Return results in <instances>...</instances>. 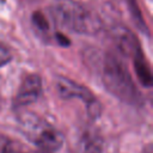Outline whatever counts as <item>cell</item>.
<instances>
[{
    "instance_id": "1",
    "label": "cell",
    "mask_w": 153,
    "mask_h": 153,
    "mask_svg": "<svg viewBox=\"0 0 153 153\" xmlns=\"http://www.w3.org/2000/svg\"><path fill=\"white\" fill-rule=\"evenodd\" d=\"M50 12L61 27L80 35H96L102 29L100 18L75 0H53Z\"/></svg>"
},
{
    "instance_id": "2",
    "label": "cell",
    "mask_w": 153,
    "mask_h": 153,
    "mask_svg": "<svg viewBox=\"0 0 153 153\" xmlns=\"http://www.w3.org/2000/svg\"><path fill=\"white\" fill-rule=\"evenodd\" d=\"M102 80L106 90L120 100L139 105L142 103V97L122 60L114 54H105L102 65Z\"/></svg>"
},
{
    "instance_id": "3",
    "label": "cell",
    "mask_w": 153,
    "mask_h": 153,
    "mask_svg": "<svg viewBox=\"0 0 153 153\" xmlns=\"http://www.w3.org/2000/svg\"><path fill=\"white\" fill-rule=\"evenodd\" d=\"M20 128L33 145L48 153L56 152L63 143V135L47 121L35 114H26L20 118Z\"/></svg>"
},
{
    "instance_id": "4",
    "label": "cell",
    "mask_w": 153,
    "mask_h": 153,
    "mask_svg": "<svg viewBox=\"0 0 153 153\" xmlns=\"http://www.w3.org/2000/svg\"><path fill=\"white\" fill-rule=\"evenodd\" d=\"M56 90L61 98L71 99V98H79L86 105L87 112L92 118L99 117L102 112V105L96 98V96L84 85L78 84L66 76H57L56 78Z\"/></svg>"
},
{
    "instance_id": "5",
    "label": "cell",
    "mask_w": 153,
    "mask_h": 153,
    "mask_svg": "<svg viewBox=\"0 0 153 153\" xmlns=\"http://www.w3.org/2000/svg\"><path fill=\"white\" fill-rule=\"evenodd\" d=\"M41 91H42L41 78L37 74L26 75L19 86V90L14 98V105L17 108H23L35 103L41 94Z\"/></svg>"
},
{
    "instance_id": "6",
    "label": "cell",
    "mask_w": 153,
    "mask_h": 153,
    "mask_svg": "<svg viewBox=\"0 0 153 153\" xmlns=\"http://www.w3.org/2000/svg\"><path fill=\"white\" fill-rule=\"evenodd\" d=\"M112 36H114V39H115L117 48L120 49V51L123 55L134 60L136 56L142 54V49H141L139 39L127 27H123V26L116 27L114 30Z\"/></svg>"
},
{
    "instance_id": "7",
    "label": "cell",
    "mask_w": 153,
    "mask_h": 153,
    "mask_svg": "<svg viewBox=\"0 0 153 153\" xmlns=\"http://www.w3.org/2000/svg\"><path fill=\"white\" fill-rule=\"evenodd\" d=\"M76 153H104V141L94 127H86L76 141Z\"/></svg>"
},
{
    "instance_id": "8",
    "label": "cell",
    "mask_w": 153,
    "mask_h": 153,
    "mask_svg": "<svg viewBox=\"0 0 153 153\" xmlns=\"http://www.w3.org/2000/svg\"><path fill=\"white\" fill-rule=\"evenodd\" d=\"M133 63H134V68H135V73H136V76L137 79L140 80V82L146 86V87H149L152 85V73H151V69H149V66L145 59V55L143 53L140 54L139 56H136L134 60H133Z\"/></svg>"
},
{
    "instance_id": "9",
    "label": "cell",
    "mask_w": 153,
    "mask_h": 153,
    "mask_svg": "<svg viewBox=\"0 0 153 153\" xmlns=\"http://www.w3.org/2000/svg\"><path fill=\"white\" fill-rule=\"evenodd\" d=\"M128 2V7H129V11L131 13V17H133V20L135 23V25L143 32H148L147 27H146V24H145V20L142 19V16L139 11V6H137V2L136 0H127Z\"/></svg>"
},
{
    "instance_id": "10",
    "label": "cell",
    "mask_w": 153,
    "mask_h": 153,
    "mask_svg": "<svg viewBox=\"0 0 153 153\" xmlns=\"http://www.w3.org/2000/svg\"><path fill=\"white\" fill-rule=\"evenodd\" d=\"M32 23L33 26L39 31V32H48L49 31V24L47 22V18L43 16V13L41 12H35L32 16Z\"/></svg>"
},
{
    "instance_id": "11",
    "label": "cell",
    "mask_w": 153,
    "mask_h": 153,
    "mask_svg": "<svg viewBox=\"0 0 153 153\" xmlns=\"http://www.w3.org/2000/svg\"><path fill=\"white\" fill-rule=\"evenodd\" d=\"M7 153H48V152L42 151V149H39V148L31 149V148L25 147V146L22 145V143H18V142L12 141V142H11V146H10V149H8Z\"/></svg>"
},
{
    "instance_id": "12",
    "label": "cell",
    "mask_w": 153,
    "mask_h": 153,
    "mask_svg": "<svg viewBox=\"0 0 153 153\" xmlns=\"http://www.w3.org/2000/svg\"><path fill=\"white\" fill-rule=\"evenodd\" d=\"M12 59V54L8 48L5 45H0V67L7 65Z\"/></svg>"
},
{
    "instance_id": "13",
    "label": "cell",
    "mask_w": 153,
    "mask_h": 153,
    "mask_svg": "<svg viewBox=\"0 0 153 153\" xmlns=\"http://www.w3.org/2000/svg\"><path fill=\"white\" fill-rule=\"evenodd\" d=\"M11 142H12L11 139H8V137L4 136L2 134H0V153H7Z\"/></svg>"
}]
</instances>
